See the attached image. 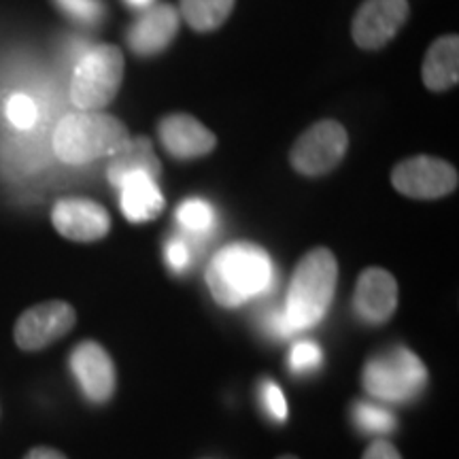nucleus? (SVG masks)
<instances>
[{
	"instance_id": "obj_1",
	"label": "nucleus",
	"mask_w": 459,
	"mask_h": 459,
	"mask_svg": "<svg viewBox=\"0 0 459 459\" xmlns=\"http://www.w3.org/2000/svg\"><path fill=\"white\" fill-rule=\"evenodd\" d=\"M211 296L226 308L262 296L274 283L273 260L262 247L251 243H232L217 251L206 271Z\"/></svg>"
},
{
	"instance_id": "obj_2",
	"label": "nucleus",
	"mask_w": 459,
	"mask_h": 459,
	"mask_svg": "<svg viewBox=\"0 0 459 459\" xmlns=\"http://www.w3.org/2000/svg\"><path fill=\"white\" fill-rule=\"evenodd\" d=\"M336 279V257L330 249H313L298 262L283 308L291 330H311L325 317L334 298Z\"/></svg>"
},
{
	"instance_id": "obj_3",
	"label": "nucleus",
	"mask_w": 459,
	"mask_h": 459,
	"mask_svg": "<svg viewBox=\"0 0 459 459\" xmlns=\"http://www.w3.org/2000/svg\"><path fill=\"white\" fill-rule=\"evenodd\" d=\"M130 141L128 130L111 115L73 113L60 119L54 132V152L65 164L82 166L113 156Z\"/></svg>"
},
{
	"instance_id": "obj_4",
	"label": "nucleus",
	"mask_w": 459,
	"mask_h": 459,
	"mask_svg": "<svg viewBox=\"0 0 459 459\" xmlns=\"http://www.w3.org/2000/svg\"><path fill=\"white\" fill-rule=\"evenodd\" d=\"M366 392L385 402H411L428 385L423 361L406 347H394L364 366Z\"/></svg>"
},
{
	"instance_id": "obj_5",
	"label": "nucleus",
	"mask_w": 459,
	"mask_h": 459,
	"mask_svg": "<svg viewBox=\"0 0 459 459\" xmlns=\"http://www.w3.org/2000/svg\"><path fill=\"white\" fill-rule=\"evenodd\" d=\"M124 77V56L115 45H96L79 57L71 99L82 111H96L115 99Z\"/></svg>"
},
{
	"instance_id": "obj_6",
	"label": "nucleus",
	"mask_w": 459,
	"mask_h": 459,
	"mask_svg": "<svg viewBox=\"0 0 459 459\" xmlns=\"http://www.w3.org/2000/svg\"><path fill=\"white\" fill-rule=\"evenodd\" d=\"M347 143V132L338 122L325 119L315 124L291 149V166L307 177L325 175L341 162Z\"/></svg>"
},
{
	"instance_id": "obj_7",
	"label": "nucleus",
	"mask_w": 459,
	"mask_h": 459,
	"mask_svg": "<svg viewBox=\"0 0 459 459\" xmlns=\"http://www.w3.org/2000/svg\"><path fill=\"white\" fill-rule=\"evenodd\" d=\"M74 308L68 302L51 300L28 308L17 319L13 336L17 347L24 351H39L56 342L57 338L66 336L74 328Z\"/></svg>"
},
{
	"instance_id": "obj_8",
	"label": "nucleus",
	"mask_w": 459,
	"mask_h": 459,
	"mask_svg": "<svg viewBox=\"0 0 459 459\" xmlns=\"http://www.w3.org/2000/svg\"><path fill=\"white\" fill-rule=\"evenodd\" d=\"M392 181L394 187L404 196L432 200L455 192L457 170L445 160L417 156L395 166Z\"/></svg>"
},
{
	"instance_id": "obj_9",
	"label": "nucleus",
	"mask_w": 459,
	"mask_h": 459,
	"mask_svg": "<svg viewBox=\"0 0 459 459\" xmlns=\"http://www.w3.org/2000/svg\"><path fill=\"white\" fill-rule=\"evenodd\" d=\"M71 370L85 398L94 404H105L115 392V366L105 347L94 341H83L73 349Z\"/></svg>"
},
{
	"instance_id": "obj_10",
	"label": "nucleus",
	"mask_w": 459,
	"mask_h": 459,
	"mask_svg": "<svg viewBox=\"0 0 459 459\" xmlns=\"http://www.w3.org/2000/svg\"><path fill=\"white\" fill-rule=\"evenodd\" d=\"M51 221L62 237L77 243L100 240L111 230V217L105 206L85 198H65L56 203Z\"/></svg>"
},
{
	"instance_id": "obj_11",
	"label": "nucleus",
	"mask_w": 459,
	"mask_h": 459,
	"mask_svg": "<svg viewBox=\"0 0 459 459\" xmlns=\"http://www.w3.org/2000/svg\"><path fill=\"white\" fill-rule=\"evenodd\" d=\"M409 15L406 0H366L353 20V39L359 48L377 49L392 41Z\"/></svg>"
},
{
	"instance_id": "obj_12",
	"label": "nucleus",
	"mask_w": 459,
	"mask_h": 459,
	"mask_svg": "<svg viewBox=\"0 0 459 459\" xmlns=\"http://www.w3.org/2000/svg\"><path fill=\"white\" fill-rule=\"evenodd\" d=\"M398 307V283L394 274L383 268H368L359 274L353 294V308L366 324L378 325L395 313Z\"/></svg>"
},
{
	"instance_id": "obj_13",
	"label": "nucleus",
	"mask_w": 459,
	"mask_h": 459,
	"mask_svg": "<svg viewBox=\"0 0 459 459\" xmlns=\"http://www.w3.org/2000/svg\"><path fill=\"white\" fill-rule=\"evenodd\" d=\"M160 139L170 156L179 160L200 158L213 152L215 136L189 115H170L160 124Z\"/></svg>"
},
{
	"instance_id": "obj_14",
	"label": "nucleus",
	"mask_w": 459,
	"mask_h": 459,
	"mask_svg": "<svg viewBox=\"0 0 459 459\" xmlns=\"http://www.w3.org/2000/svg\"><path fill=\"white\" fill-rule=\"evenodd\" d=\"M179 30V13L170 4H160L134 22L128 32L130 48L139 56L162 51Z\"/></svg>"
},
{
	"instance_id": "obj_15",
	"label": "nucleus",
	"mask_w": 459,
	"mask_h": 459,
	"mask_svg": "<svg viewBox=\"0 0 459 459\" xmlns=\"http://www.w3.org/2000/svg\"><path fill=\"white\" fill-rule=\"evenodd\" d=\"M119 189H122V211L130 221H152L162 213L164 196L160 194L153 177L145 172H134L119 186Z\"/></svg>"
},
{
	"instance_id": "obj_16",
	"label": "nucleus",
	"mask_w": 459,
	"mask_h": 459,
	"mask_svg": "<svg viewBox=\"0 0 459 459\" xmlns=\"http://www.w3.org/2000/svg\"><path fill=\"white\" fill-rule=\"evenodd\" d=\"M134 172H145V175L158 179L160 177V162L153 153L152 143L147 139H130L126 145L119 149L117 153H113L111 164H108V181L115 187H119Z\"/></svg>"
},
{
	"instance_id": "obj_17",
	"label": "nucleus",
	"mask_w": 459,
	"mask_h": 459,
	"mask_svg": "<svg viewBox=\"0 0 459 459\" xmlns=\"http://www.w3.org/2000/svg\"><path fill=\"white\" fill-rule=\"evenodd\" d=\"M459 74V39L443 37L429 48L423 62V82L429 90L443 91L457 83Z\"/></svg>"
},
{
	"instance_id": "obj_18",
	"label": "nucleus",
	"mask_w": 459,
	"mask_h": 459,
	"mask_svg": "<svg viewBox=\"0 0 459 459\" xmlns=\"http://www.w3.org/2000/svg\"><path fill=\"white\" fill-rule=\"evenodd\" d=\"M234 0H181V15L198 32L220 28L228 20Z\"/></svg>"
},
{
	"instance_id": "obj_19",
	"label": "nucleus",
	"mask_w": 459,
	"mask_h": 459,
	"mask_svg": "<svg viewBox=\"0 0 459 459\" xmlns=\"http://www.w3.org/2000/svg\"><path fill=\"white\" fill-rule=\"evenodd\" d=\"M177 221L192 237H209L215 226V211L204 200L189 198L177 209Z\"/></svg>"
},
{
	"instance_id": "obj_20",
	"label": "nucleus",
	"mask_w": 459,
	"mask_h": 459,
	"mask_svg": "<svg viewBox=\"0 0 459 459\" xmlns=\"http://www.w3.org/2000/svg\"><path fill=\"white\" fill-rule=\"evenodd\" d=\"M353 421L355 426L368 434H389L398 426L394 412L381 409V406L366 404V402H358L353 406Z\"/></svg>"
},
{
	"instance_id": "obj_21",
	"label": "nucleus",
	"mask_w": 459,
	"mask_h": 459,
	"mask_svg": "<svg viewBox=\"0 0 459 459\" xmlns=\"http://www.w3.org/2000/svg\"><path fill=\"white\" fill-rule=\"evenodd\" d=\"M7 117L9 122L20 130H30L39 119V108L34 100L26 94H13L7 100Z\"/></svg>"
},
{
	"instance_id": "obj_22",
	"label": "nucleus",
	"mask_w": 459,
	"mask_h": 459,
	"mask_svg": "<svg viewBox=\"0 0 459 459\" xmlns=\"http://www.w3.org/2000/svg\"><path fill=\"white\" fill-rule=\"evenodd\" d=\"M321 358H324V353H321L317 342L300 341L291 347L290 368L294 370L296 375H307V372H313L319 368Z\"/></svg>"
},
{
	"instance_id": "obj_23",
	"label": "nucleus",
	"mask_w": 459,
	"mask_h": 459,
	"mask_svg": "<svg viewBox=\"0 0 459 459\" xmlns=\"http://www.w3.org/2000/svg\"><path fill=\"white\" fill-rule=\"evenodd\" d=\"M56 4L74 20L94 24L102 17L100 0H56Z\"/></svg>"
},
{
	"instance_id": "obj_24",
	"label": "nucleus",
	"mask_w": 459,
	"mask_h": 459,
	"mask_svg": "<svg viewBox=\"0 0 459 459\" xmlns=\"http://www.w3.org/2000/svg\"><path fill=\"white\" fill-rule=\"evenodd\" d=\"M164 255H166V262H169V266L172 268V271L183 273L189 266V262H192V247H189L186 238L175 237L166 243Z\"/></svg>"
},
{
	"instance_id": "obj_25",
	"label": "nucleus",
	"mask_w": 459,
	"mask_h": 459,
	"mask_svg": "<svg viewBox=\"0 0 459 459\" xmlns=\"http://www.w3.org/2000/svg\"><path fill=\"white\" fill-rule=\"evenodd\" d=\"M262 402L266 406V412L274 421H285L287 419V402L277 383L266 381L262 385Z\"/></svg>"
},
{
	"instance_id": "obj_26",
	"label": "nucleus",
	"mask_w": 459,
	"mask_h": 459,
	"mask_svg": "<svg viewBox=\"0 0 459 459\" xmlns=\"http://www.w3.org/2000/svg\"><path fill=\"white\" fill-rule=\"evenodd\" d=\"M262 325H264V330H266L268 334L274 338H290L296 334V332L291 330V325L287 324L283 308H271V311L262 317Z\"/></svg>"
},
{
	"instance_id": "obj_27",
	"label": "nucleus",
	"mask_w": 459,
	"mask_h": 459,
	"mask_svg": "<svg viewBox=\"0 0 459 459\" xmlns=\"http://www.w3.org/2000/svg\"><path fill=\"white\" fill-rule=\"evenodd\" d=\"M361 459H402V455L392 443H387V440H377V443H372L368 449H366Z\"/></svg>"
},
{
	"instance_id": "obj_28",
	"label": "nucleus",
	"mask_w": 459,
	"mask_h": 459,
	"mask_svg": "<svg viewBox=\"0 0 459 459\" xmlns=\"http://www.w3.org/2000/svg\"><path fill=\"white\" fill-rule=\"evenodd\" d=\"M24 459H66V455H62V453L56 449H49V446H37V449H32Z\"/></svg>"
},
{
	"instance_id": "obj_29",
	"label": "nucleus",
	"mask_w": 459,
	"mask_h": 459,
	"mask_svg": "<svg viewBox=\"0 0 459 459\" xmlns=\"http://www.w3.org/2000/svg\"><path fill=\"white\" fill-rule=\"evenodd\" d=\"M126 3H128L130 7H134V9H145L153 3V0H126Z\"/></svg>"
},
{
	"instance_id": "obj_30",
	"label": "nucleus",
	"mask_w": 459,
	"mask_h": 459,
	"mask_svg": "<svg viewBox=\"0 0 459 459\" xmlns=\"http://www.w3.org/2000/svg\"><path fill=\"white\" fill-rule=\"evenodd\" d=\"M277 459H298V457H294V455H283V457H277Z\"/></svg>"
}]
</instances>
